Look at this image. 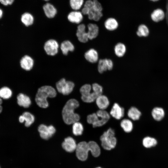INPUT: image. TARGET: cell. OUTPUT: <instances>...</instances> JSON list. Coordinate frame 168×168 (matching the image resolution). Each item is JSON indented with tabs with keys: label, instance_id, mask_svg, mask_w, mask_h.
<instances>
[{
	"label": "cell",
	"instance_id": "1",
	"mask_svg": "<svg viewBox=\"0 0 168 168\" xmlns=\"http://www.w3.org/2000/svg\"><path fill=\"white\" fill-rule=\"evenodd\" d=\"M79 105L78 101L74 99H70L66 102L62 111L63 118L66 124H71L79 121L80 116L74 111Z\"/></svg>",
	"mask_w": 168,
	"mask_h": 168
},
{
	"label": "cell",
	"instance_id": "2",
	"mask_svg": "<svg viewBox=\"0 0 168 168\" xmlns=\"http://www.w3.org/2000/svg\"><path fill=\"white\" fill-rule=\"evenodd\" d=\"M56 95L55 90L52 87L45 86L40 88L36 95L35 101L40 107L45 108L49 105L47 100L48 97L53 98Z\"/></svg>",
	"mask_w": 168,
	"mask_h": 168
},
{
	"label": "cell",
	"instance_id": "3",
	"mask_svg": "<svg viewBox=\"0 0 168 168\" xmlns=\"http://www.w3.org/2000/svg\"><path fill=\"white\" fill-rule=\"evenodd\" d=\"M114 130L109 128L100 136V140L102 147L105 150H110L114 148L117 142Z\"/></svg>",
	"mask_w": 168,
	"mask_h": 168
},
{
	"label": "cell",
	"instance_id": "4",
	"mask_svg": "<svg viewBox=\"0 0 168 168\" xmlns=\"http://www.w3.org/2000/svg\"><path fill=\"white\" fill-rule=\"evenodd\" d=\"M89 152L88 142L82 141L77 143L75 152L79 160L82 161H86L88 158Z\"/></svg>",
	"mask_w": 168,
	"mask_h": 168
},
{
	"label": "cell",
	"instance_id": "5",
	"mask_svg": "<svg viewBox=\"0 0 168 168\" xmlns=\"http://www.w3.org/2000/svg\"><path fill=\"white\" fill-rule=\"evenodd\" d=\"M75 85L70 81H67L62 78L57 82L56 87L58 91L64 95H68L73 91Z\"/></svg>",
	"mask_w": 168,
	"mask_h": 168
},
{
	"label": "cell",
	"instance_id": "6",
	"mask_svg": "<svg viewBox=\"0 0 168 168\" xmlns=\"http://www.w3.org/2000/svg\"><path fill=\"white\" fill-rule=\"evenodd\" d=\"M38 131L40 136L42 139L48 140L55 133L56 129L53 125L47 126L44 124H41L39 126Z\"/></svg>",
	"mask_w": 168,
	"mask_h": 168
},
{
	"label": "cell",
	"instance_id": "7",
	"mask_svg": "<svg viewBox=\"0 0 168 168\" xmlns=\"http://www.w3.org/2000/svg\"><path fill=\"white\" fill-rule=\"evenodd\" d=\"M77 144L72 137L68 136L65 138L61 144L63 149L66 152L72 153L75 151Z\"/></svg>",
	"mask_w": 168,
	"mask_h": 168
},
{
	"label": "cell",
	"instance_id": "8",
	"mask_svg": "<svg viewBox=\"0 0 168 168\" xmlns=\"http://www.w3.org/2000/svg\"><path fill=\"white\" fill-rule=\"evenodd\" d=\"M59 45L57 42L54 39H50L45 43L44 49L47 54L54 56L58 52Z\"/></svg>",
	"mask_w": 168,
	"mask_h": 168
},
{
	"label": "cell",
	"instance_id": "9",
	"mask_svg": "<svg viewBox=\"0 0 168 168\" xmlns=\"http://www.w3.org/2000/svg\"><path fill=\"white\" fill-rule=\"evenodd\" d=\"M109 114L112 117L117 120H120L125 114L124 109L118 103H115L112 105Z\"/></svg>",
	"mask_w": 168,
	"mask_h": 168
},
{
	"label": "cell",
	"instance_id": "10",
	"mask_svg": "<svg viewBox=\"0 0 168 168\" xmlns=\"http://www.w3.org/2000/svg\"><path fill=\"white\" fill-rule=\"evenodd\" d=\"M113 67V63L110 59H100L98 62V70L100 73H102L107 70H111Z\"/></svg>",
	"mask_w": 168,
	"mask_h": 168
},
{
	"label": "cell",
	"instance_id": "11",
	"mask_svg": "<svg viewBox=\"0 0 168 168\" xmlns=\"http://www.w3.org/2000/svg\"><path fill=\"white\" fill-rule=\"evenodd\" d=\"M95 101L97 106L100 110H106L110 104L108 97L103 94L98 96Z\"/></svg>",
	"mask_w": 168,
	"mask_h": 168
},
{
	"label": "cell",
	"instance_id": "12",
	"mask_svg": "<svg viewBox=\"0 0 168 168\" xmlns=\"http://www.w3.org/2000/svg\"><path fill=\"white\" fill-rule=\"evenodd\" d=\"M85 30L86 26L83 24H80L77 26L76 35L79 41L82 43H86L89 39Z\"/></svg>",
	"mask_w": 168,
	"mask_h": 168
},
{
	"label": "cell",
	"instance_id": "13",
	"mask_svg": "<svg viewBox=\"0 0 168 168\" xmlns=\"http://www.w3.org/2000/svg\"><path fill=\"white\" fill-rule=\"evenodd\" d=\"M34 60L29 56L25 55L22 57L20 61L21 68L26 71L30 70L34 65Z\"/></svg>",
	"mask_w": 168,
	"mask_h": 168
},
{
	"label": "cell",
	"instance_id": "14",
	"mask_svg": "<svg viewBox=\"0 0 168 168\" xmlns=\"http://www.w3.org/2000/svg\"><path fill=\"white\" fill-rule=\"evenodd\" d=\"M68 20L70 22L76 24H79L82 21L83 14L81 12L74 11L70 12L67 16Z\"/></svg>",
	"mask_w": 168,
	"mask_h": 168
},
{
	"label": "cell",
	"instance_id": "15",
	"mask_svg": "<svg viewBox=\"0 0 168 168\" xmlns=\"http://www.w3.org/2000/svg\"><path fill=\"white\" fill-rule=\"evenodd\" d=\"M43 9L45 16L48 18H54L57 13L56 8L52 4L47 2L43 6Z\"/></svg>",
	"mask_w": 168,
	"mask_h": 168
},
{
	"label": "cell",
	"instance_id": "16",
	"mask_svg": "<svg viewBox=\"0 0 168 168\" xmlns=\"http://www.w3.org/2000/svg\"><path fill=\"white\" fill-rule=\"evenodd\" d=\"M165 16L166 15L164 11L160 8L154 10L151 15L152 20L155 23H158L162 21L165 18Z\"/></svg>",
	"mask_w": 168,
	"mask_h": 168
},
{
	"label": "cell",
	"instance_id": "17",
	"mask_svg": "<svg viewBox=\"0 0 168 168\" xmlns=\"http://www.w3.org/2000/svg\"><path fill=\"white\" fill-rule=\"evenodd\" d=\"M84 57L89 62L94 63L98 60V54L96 50L94 49H91L85 53Z\"/></svg>",
	"mask_w": 168,
	"mask_h": 168
},
{
	"label": "cell",
	"instance_id": "18",
	"mask_svg": "<svg viewBox=\"0 0 168 168\" xmlns=\"http://www.w3.org/2000/svg\"><path fill=\"white\" fill-rule=\"evenodd\" d=\"M17 99L18 105L23 107L28 108L31 104V101L29 97L23 94H19L17 96Z\"/></svg>",
	"mask_w": 168,
	"mask_h": 168
},
{
	"label": "cell",
	"instance_id": "19",
	"mask_svg": "<svg viewBox=\"0 0 168 168\" xmlns=\"http://www.w3.org/2000/svg\"><path fill=\"white\" fill-rule=\"evenodd\" d=\"M87 32L89 40H92L96 38L99 33V29L98 26L95 24L89 23L87 26Z\"/></svg>",
	"mask_w": 168,
	"mask_h": 168
},
{
	"label": "cell",
	"instance_id": "20",
	"mask_svg": "<svg viewBox=\"0 0 168 168\" xmlns=\"http://www.w3.org/2000/svg\"><path fill=\"white\" fill-rule=\"evenodd\" d=\"M89 151L95 157L99 156L100 154V149L98 144L96 142L91 141L88 142Z\"/></svg>",
	"mask_w": 168,
	"mask_h": 168
},
{
	"label": "cell",
	"instance_id": "21",
	"mask_svg": "<svg viewBox=\"0 0 168 168\" xmlns=\"http://www.w3.org/2000/svg\"><path fill=\"white\" fill-rule=\"evenodd\" d=\"M105 28L108 30L113 31L117 28L119 23L113 17L107 18L104 22Z\"/></svg>",
	"mask_w": 168,
	"mask_h": 168
},
{
	"label": "cell",
	"instance_id": "22",
	"mask_svg": "<svg viewBox=\"0 0 168 168\" xmlns=\"http://www.w3.org/2000/svg\"><path fill=\"white\" fill-rule=\"evenodd\" d=\"M120 126L123 131L125 133H130L133 128V124L132 121L129 119H124L120 123Z\"/></svg>",
	"mask_w": 168,
	"mask_h": 168
},
{
	"label": "cell",
	"instance_id": "23",
	"mask_svg": "<svg viewBox=\"0 0 168 168\" xmlns=\"http://www.w3.org/2000/svg\"><path fill=\"white\" fill-rule=\"evenodd\" d=\"M127 115L130 119L136 121L139 119L141 113L137 108L132 106L128 110Z\"/></svg>",
	"mask_w": 168,
	"mask_h": 168
},
{
	"label": "cell",
	"instance_id": "24",
	"mask_svg": "<svg viewBox=\"0 0 168 168\" xmlns=\"http://www.w3.org/2000/svg\"><path fill=\"white\" fill-rule=\"evenodd\" d=\"M86 121L87 123L91 124L93 128H97L100 121V119L96 113H94L87 115Z\"/></svg>",
	"mask_w": 168,
	"mask_h": 168
},
{
	"label": "cell",
	"instance_id": "25",
	"mask_svg": "<svg viewBox=\"0 0 168 168\" xmlns=\"http://www.w3.org/2000/svg\"><path fill=\"white\" fill-rule=\"evenodd\" d=\"M21 21L22 23L24 25L28 26L33 24L34 21V18L31 13L26 12L21 15Z\"/></svg>",
	"mask_w": 168,
	"mask_h": 168
},
{
	"label": "cell",
	"instance_id": "26",
	"mask_svg": "<svg viewBox=\"0 0 168 168\" xmlns=\"http://www.w3.org/2000/svg\"><path fill=\"white\" fill-rule=\"evenodd\" d=\"M60 48L63 54L66 55L69 51H73L74 50V47L70 41L65 40L61 43Z\"/></svg>",
	"mask_w": 168,
	"mask_h": 168
},
{
	"label": "cell",
	"instance_id": "27",
	"mask_svg": "<svg viewBox=\"0 0 168 168\" xmlns=\"http://www.w3.org/2000/svg\"><path fill=\"white\" fill-rule=\"evenodd\" d=\"M114 50L115 55L119 57H121L125 54L126 48L123 43H119L115 46Z\"/></svg>",
	"mask_w": 168,
	"mask_h": 168
},
{
	"label": "cell",
	"instance_id": "28",
	"mask_svg": "<svg viewBox=\"0 0 168 168\" xmlns=\"http://www.w3.org/2000/svg\"><path fill=\"white\" fill-rule=\"evenodd\" d=\"M84 131V127L82 124L79 121L73 124L72 133L76 136H80L82 134Z\"/></svg>",
	"mask_w": 168,
	"mask_h": 168
},
{
	"label": "cell",
	"instance_id": "29",
	"mask_svg": "<svg viewBox=\"0 0 168 168\" xmlns=\"http://www.w3.org/2000/svg\"><path fill=\"white\" fill-rule=\"evenodd\" d=\"M152 115L153 118L156 120L160 121L164 117V112L161 108L156 107L154 108L152 111Z\"/></svg>",
	"mask_w": 168,
	"mask_h": 168
},
{
	"label": "cell",
	"instance_id": "30",
	"mask_svg": "<svg viewBox=\"0 0 168 168\" xmlns=\"http://www.w3.org/2000/svg\"><path fill=\"white\" fill-rule=\"evenodd\" d=\"M24 122L25 121V125L26 127L30 126L34 122L35 117L34 116L30 113L25 112L22 115Z\"/></svg>",
	"mask_w": 168,
	"mask_h": 168
},
{
	"label": "cell",
	"instance_id": "31",
	"mask_svg": "<svg viewBox=\"0 0 168 168\" xmlns=\"http://www.w3.org/2000/svg\"><path fill=\"white\" fill-rule=\"evenodd\" d=\"M149 33V31L148 27L144 24H141L138 26L136 32L137 35L140 37L147 36Z\"/></svg>",
	"mask_w": 168,
	"mask_h": 168
},
{
	"label": "cell",
	"instance_id": "32",
	"mask_svg": "<svg viewBox=\"0 0 168 168\" xmlns=\"http://www.w3.org/2000/svg\"><path fill=\"white\" fill-rule=\"evenodd\" d=\"M69 5L72 9L78 11L83 6L84 0H69Z\"/></svg>",
	"mask_w": 168,
	"mask_h": 168
},
{
	"label": "cell",
	"instance_id": "33",
	"mask_svg": "<svg viewBox=\"0 0 168 168\" xmlns=\"http://www.w3.org/2000/svg\"><path fill=\"white\" fill-rule=\"evenodd\" d=\"M81 97H85L90 95L92 92L91 85L89 84L84 85L80 89Z\"/></svg>",
	"mask_w": 168,
	"mask_h": 168
},
{
	"label": "cell",
	"instance_id": "34",
	"mask_svg": "<svg viewBox=\"0 0 168 168\" xmlns=\"http://www.w3.org/2000/svg\"><path fill=\"white\" fill-rule=\"evenodd\" d=\"M12 94L11 90L8 87H3L0 89V97L7 99L11 97Z\"/></svg>",
	"mask_w": 168,
	"mask_h": 168
},
{
	"label": "cell",
	"instance_id": "35",
	"mask_svg": "<svg viewBox=\"0 0 168 168\" xmlns=\"http://www.w3.org/2000/svg\"><path fill=\"white\" fill-rule=\"evenodd\" d=\"M142 144L145 147L149 148L155 146L157 144V141L153 138L147 137L143 139Z\"/></svg>",
	"mask_w": 168,
	"mask_h": 168
},
{
	"label": "cell",
	"instance_id": "36",
	"mask_svg": "<svg viewBox=\"0 0 168 168\" xmlns=\"http://www.w3.org/2000/svg\"><path fill=\"white\" fill-rule=\"evenodd\" d=\"M92 91L98 96L102 94L103 88L101 86L96 83H93L92 85Z\"/></svg>",
	"mask_w": 168,
	"mask_h": 168
},
{
	"label": "cell",
	"instance_id": "37",
	"mask_svg": "<svg viewBox=\"0 0 168 168\" xmlns=\"http://www.w3.org/2000/svg\"><path fill=\"white\" fill-rule=\"evenodd\" d=\"M97 116L101 118L109 120L110 115L107 111L106 110H99L96 112Z\"/></svg>",
	"mask_w": 168,
	"mask_h": 168
},
{
	"label": "cell",
	"instance_id": "38",
	"mask_svg": "<svg viewBox=\"0 0 168 168\" xmlns=\"http://www.w3.org/2000/svg\"><path fill=\"white\" fill-rule=\"evenodd\" d=\"M92 9L96 12H102L103 7L101 3L98 0H93Z\"/></svg>",
	"mask_w": 168,
	"mask_h": 168
},
{
	"label": "cell",
	"instance_id": "39",
	"mask_svg": "<svg viewBox=\"0 0 168 168\" xmlns=\"http://www.w3.org/2000/svg\"><path fill=\"white\" fill-rule=\"evenodd\" d=\"M14 0H0V2L5 6L11 5Z\"/></svg>",
	"mask_w": 168,
	"mask_h": 168
},
{
	"label": "cell",
	"instance_id": "40",
	"mask_svg": "<svg viewBox=\"0 0 168 168\" xmlns=\"http://www.w3.org/2000/svg\"><path fill=\"white\" fill-rule=\"evenodd\" d=\"M3 12L2 9H0V19H1L3 17Z\"/></svg>",
	"mask_w": 168,
	"mask_h": 168
},
{
	"label": "cell",
	"instance_id": "41",
	"mask_svg": "<svg viewBox=\"0 0 168 168\" xmlns=\"http://www.w3.org/2000/svg\"><path fill=\"white\" fill-rule=\"evenodd\" d=\"M2 107L1 106V105H0V113L2 112Z\"/></svg>",
	"mask_w": 168,
	"mask_h": 168
},
{
	"label": "cell",
	"instance_id": "42",
	"mask_svg": "<svg viewBox=\"0 0 168 168\" xmlns=\"http://www.w3.org/2000/svg\"><path fill=\"white\" fill-rule=\"evenodd\" d=\"M2 103V98H1L0 97V105H1Z\"/></svg>",
	"mask_w": 168,
	"mask_h": 168
},
{
	"label": "cell",
	"instance_id": "43",
	"mask_svg": "<svg viewBox=\"0 0 168 168\" xmlns=\"http://www.w3.org/2000/svg\"><path fill=\"white\" fill-rule=\"evenodd\" d=\"M150 0L152 2H156V1H159V0Z\"/></svg>",
	"mask_w": 168,
	"mask_h": 168
},
{
	"label": "cell",
	"instance_id": "44",
	"mask_svg": "<svg viewBox=\"0 0 168 168\" xmlns=\"http://www.w3.org/2000/svg\"><path fill=\"white\" fill-rule=\"evenodd\" d=\"M96 168H102L100 167H96Z\"/></svg>",
	"mask_w": 168,
	"mask_h": 168
},
{
	"label": "cell",
	"instance_id": "45",
	"mask_svg": "<svg viewBox=\"0 0 168 168\" xmlns=\"http://www.w3.org/2000/svg\"><path fill=\"white\" fill-rule=\"evenodd\" d=\"M45 1H49V0H43Z\"/></svg>",
	"mask_w": 168,
	"mask_h": 168
}]
</instances>
